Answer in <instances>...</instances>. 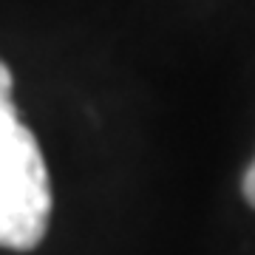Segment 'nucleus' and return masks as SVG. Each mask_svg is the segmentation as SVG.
I'll return each instance as SVG.
<instances>
[{
    "instance_id": "f257e3e1",
    "label": "nucleus",
    "mask_w": 255,
    "mask_h": 255,
    "mask_svg": "<svg viewBox=\"0 0 255 255\" xmlns=\"http://www.w3.org/2000/svg\"><path fill=\"white\" fill-rule=\"evenodd\" d=\"M51 187L43 150L26 125L0 133V247L34 250L48 230Z\"/></svg>"
},
{
    "instance_id": "7ed1b4c3",
    "label": "nucleus",
    "mask_w": 255,
    "mask_h": 255,
    "mask_svg": "<svg viewBox=\"0 0 255 255\" xmlns=\"http://www.w3.org/2000/svg\"><path fill=\"white\" fill-rule=\"evenodd\" d=\"M244 196L255 207V162L250 164V170H247V176H244Z\"/></svg>"
},
{
    "instance_id": "f03ea898",
    "label": "nucleus",
    "mask_w": 255,
    "mask_h": 255,
    "mask_svg": "<svg viewBox=\"0 0 255 255\" xmlns=\"http://www.w3.org/2000/svg\"><path fill=\"white\" fill-rule=\"evenodd\" d=\"M14 122H20V119L14 111V100H11V74L0 63V133L9 130Z\"/></svg>"
}]
</instances>
